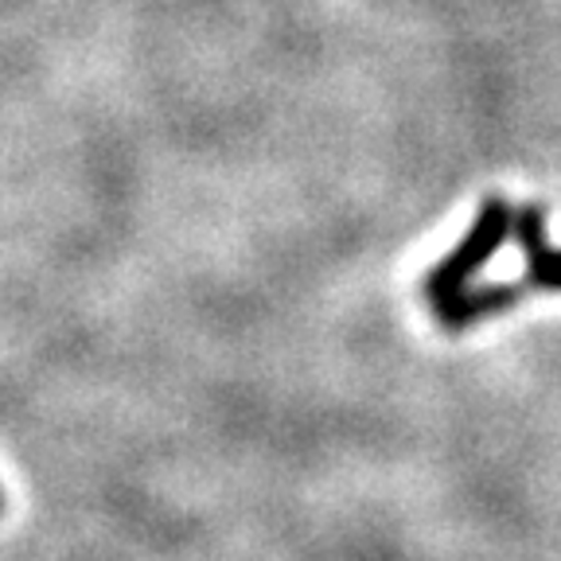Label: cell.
Segmentation results:
<instances>
[{
  "mask_svg": "<svg viewBox=\"0 0 561 561\" xmlns=\"http://www.w3.org/2000/svg\"><path fill=\"white\" fill-rule=\"evenodd\" d=\"M511 222H515L511 207L500 199V195H491V199L480 207V215H476V222L468 227V234L456 242L453 254L425 273V297H430L433 308L448 305V300H456V297H465V293L472 289L476 273L495 257V250L503 245V238L511 234Z\"/></svg>",
  "mask_w": 561,
  "mask_h": 561,
  "instance_id": "cell-1",
  "label": "cell"
},
{
  "mask_svg": "<svg viewBox=\"0 0 561 561\" xmlns=\"http://www.w3.org/2000/svg\"><path fill=\"white\" fill-rule=\"evenodd\" d=\"M515 234L526 257V285L561 293V250L546 242V215L542 207H523L515 215Z\"/></svg>",
  "mask_w": 561,
  "mask_h": 561,
  "instance_id": "cell-2",
  "label": "cell"
},
{
  "mask_svg": "<svg viewBox=\"0 0 561 561\" xmlns=\"http://www.w3.org/2000/svg\"><path fill=\"white\" fill-rule=\"evenodd\" d=\"M518 285H488V289H468L465 297L448 300V305L433 308V316H437V324L445 328V332H465V328L480 324L483 316H495L503 312V308H511L518 300Z\"/></svg>",
  "mask_w": 561,
  "mask_h": 561,
  "instance_id": "cell-3",
  "label": "cell"
},
{
  "mask_svg": "<svg viewBox=\"0 0 561 561\" xmlns=\"http://www.w3.org/2000/svg\"><path fill=\"white\" fill-rule=\"evenodd\" d=\"M0 511H4V495H0Z\"/></svg>",
  "mask_w": 561,
  "mask_h": 561,
  "instance_id": "cell-4",
  "label": "cell"
}]
</instances>
